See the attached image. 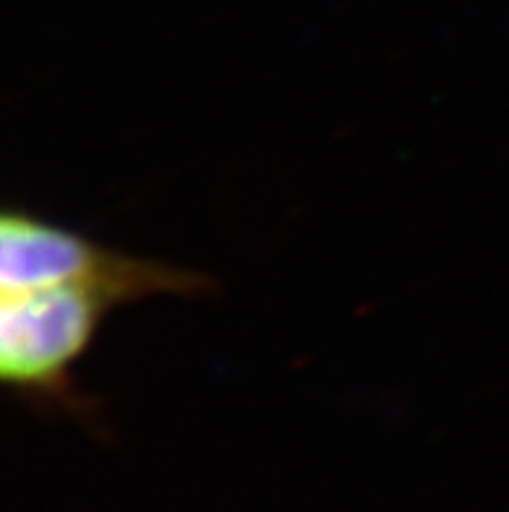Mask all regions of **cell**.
Masks as SVG:
<instances>
[{
	"instance_id": "6da1fadb",
	"label": "cell",
	"mask_w": 509,
	"mask_h": 512,
	"mask_svg": "<svg viewBox=\"0 0 509 512\" xmlns=\"http://www.w3.org/2000/svg\"><path fill=\"white\" fill-rule=\"evenodd\" d=\"M123 297L97 284H52L0 294V383L13 398L42 416L76 419L104 435L102 403L76 383L110 312Z\"/></svg>"
},
{
	"instance_id": "7a4b0ae2",
	"label": "cell",
	"mask_w": 509,
	"mask_h": 512,
	"mask_svg": "<svg viewBox=\"0 0 509 512\" xmlns=\"http://www.w3.org/2000/svg\"><path fill=\"white\" fill-rule=\"evenodd\" d=\"M52 284L107 286L128 305L164 294L198 299L219 292L208 273L123 253L26 208L6 206L0 216V294Z\"/></svg>"
}]
</instances>
